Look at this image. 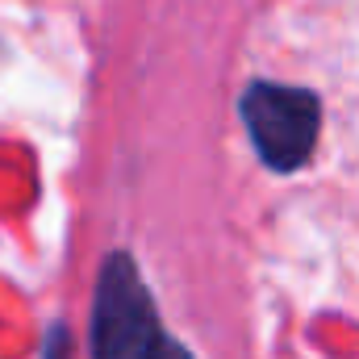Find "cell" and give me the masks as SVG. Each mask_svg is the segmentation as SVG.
<instances>
[{"label": "cell", "mask_w": 359, "mask_h": 359, "mask_svg": "<svg viewBox=\"0 0 359 359\" xmlns=\"http://www.w3.org/2000/svg\"><path fill=\"white\" fill-rule=\"evenodd\" d=\"M168 343L155 297L134 255L113 251L96 276L92 301V359H155Z\"/></svg>", "instance_id": "1"}, {"label": "cell", "mask_w": 359, "mask_h": 359, "mask_svg": "<svg viewBox=\"0 0 359 359\" xmlns=\"http://www.w3.org/2000/svg\"><path fill=\"white\" fill-rule=\"evenodd\" d=\"M238 113H243V126H247L264 168L288 176L313 159L318 134H322V100L309 88L255 80L243 92Z\"/></svg>", "instance_id": "2"}, {"label": "cell", "mask_w": 359, "mask_h": 359, "mask_svg": "<svg viewBox=\"0 0 359 359\" xmlns=\"http://www.w3.org/2000/svg\"><path fill=\"white\" fill-rule=\"evenodd\" d=\"M46 359H67V326L55 322L50 326V347H46Z\"/></svg>", "instance_id": "3"}, {"label": "cell", "mask_w": 359, "mask_h": 359, "mask_svg": "<svg viewBox=\"0 0 359 359\" xmlns=\"http://www.w3.org/2000/svg\"><path fill=\"white\" fill-rule=\"evenodd\" d=\"M155 359H192V351L184 347V343H176V339H168L163 347H159V355Z\"/></svg>", "instance_id": "4"}]
</instances>
